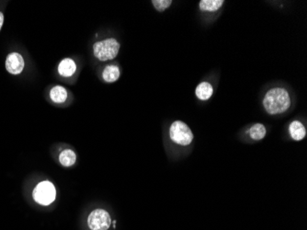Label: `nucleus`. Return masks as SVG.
Here are the masks:
<instances>
[{"label":"nucleus","mask_w":307,"mask_h":230,"mask_svg":"<svg viewBox=\"0 0 307 230\" xmlns=\"http://www.w3.org/2000/svg\"><path fill=\"white\" fill-rule=\"evenodd\" d=\"M292 100L287 89L273 88L270 89L263 99L265 111L270 115H276L288 111L291 107Z\"/></svg>","instance_id":"nucleus-1"},{"label":"nucleus","mask_w":307,"mask_h":230,"mask_svg":"<svg viewBox=\"0 0 307 230\" xmlns=\"http://www.w3.org/2000/svg\"><path fill=\"white\" fill-rule=\"evenodd\" d=\"M120 43L116 39L109 38L95 43L93 45V53L99 61L105 62L114 59L120 52Z\"/></svg>","instance_id":"nucleus-2"},{"label":"nucleus","mask_w":307,"mask_h":230,"mask_svg":"<svg viewBox=\"0 0 307 230\" xmlns=\"http://www.w3.org/2000/svg\"><path fill=\"white\" fill-rule=\"evenodd\" d=\"M169 137L180 146H189L193 141V133L187 125L181 121H175L169 128Z\"/></svg>","instance_id":"nucleus-3"},{"label":"nucleus","mask_w":307,"mask_h":230,"mask_svg":"<svg viewBox=\"0 0 307 230\" xmlns=\"http://www.w3.org/2000/svg\"><path fill=\"white\" fill-rule=\"evenodd\" d=\"M32 196L34 201L44 206L52 204L56 198V190L53 183L49 180H44L38 183L34 188Z\"/></svg>","instance_id":"nucleus-4"},{"label":"nucleus","mask_w":307,"mask_h":230,"mask_svg":"<svg viewBox=\"0 0 307 230\" xmlns=\"http://www.w3.org/2000/svg\"><path fill=\"white\" fill-rule=\"evenodd\" d=\"M111 215L104 209H95L88 216L90 230H108L112 225Z\"/></svg>","instance_id":"nucleus-5"},{"label":"nucleus","mask_w":307,"mask_h":230,"mask_svg":"<svg viewBox=\"0 0 307 230\" xmlns=\"http://www.w3.org/2000/svg\"><path fill=\"white\" fill-rule=\"evenodd\" d=\"M24 59L22 54L18 52L9 53L6 59V68L10 74L19 75L23 72L24 68Z\"/></svg>","instance_id":"nucleus-6"},{"label":"nucleus","mask_w":307,"mask_h":230,"mask_svg":"<svg viewBox=\"0 0 307 230\" xmlns=\"http://www.w3.org/2000/svg\"><path fill=\"white\" fill-rule=\"evenodd\" d=\"M76 71V64L71 58L62 60L58 65V73L64 77H69L75 74Z\"/></svg>","instance_id":"nucleus-7"},{"label":"nucleus","mask_w":307,"mask_h":230,"mask_svg":"<svg viewBox=\"0 0 307 230\" xmlns=\"http://www.w3.org/2000/svg\"><path fill=\"white\" fill-rule=\"evenodd\" d=\"M289 132L295 141L303 140L307 135V129L300 121H293L289 127Z\"/></svg>","instance_id":"nucleus-8"},{"label":"nucleus","mask_w":307,"mask_h":230,"mask_svg":"<svg viewBox=\"0 0 307 230\" xmlns=\"http://www.w3.org/2000/svg\"><path fill=\"white\" fill-rule=\"evenodd\" d=\"M195 94L201 101H208L213 94V88L209 82H202L195 89Z\"/></svg>","instance_id":"nucleus-9"},{"label":"nucleus","mask_w":307,"mask_h":230,"mask_svg":"<svg viewBox=\"0 0 307 230\" xmlns=\"http://www.w3.org/2000/svg\"><path fill=\"white\" fill-rule=\"evenodd\" d=\"M120 72L119 67L115 65H109L103 69L102 78L107 83H113L120 78Z\"/></svg>","instance_id":"nucleus-10"},{"label":"nucleus","mask_w":307,"mask_h":230,"mask_svg":"<svg viewBox=\"0 0 307 230\" xmlns=\"http://www.w3.org/2000/svg\"><path fill=\"white\" fill-rule=\"evenodd\" d=\"M224 0H202L199 2V8L203 12H215L223 7Z\"/></svg>","instance_id":"nucleus-11"},{"label":"nucleus","mask_w":307,"mask_h":230,"mask_svg":"<svg viewBox=\"0 0 307 230\" xmlns=\"http://www.w3.org/2000/svg\"><path fill=\"white\" fill-rule=\"evenodd\" d=\"M68 96V90L63 86H55L50 91V98L55 103H64Z\"/></svg>","instance_id":"nucleus-12"},{"label":"nucleus","mask_w":307,"mask_h":230,"mask_svg":"<svg viewBox=\"0 0 307 230\" xmlns=\"http://www.w3.org/2000/svg\"><path fill=\"white\" fill-rule=\"evenodd\" d=\"M76 161V155L72 149H65L59 155V162L62 166L68 168L71 167Z\"/></svg>","instance_id":"nucleus-13"},{"label":"nucleus","mask_w":307,"mask_h":230,"mask_svg":"<svg viewBox=\"0 0 307 230\" xmlns=\"http://www.w3.org/2000/svg\"><path fill=\"white\" fill-rule=\"evenodd\" d=\"M247 134L253 140L259 141L266 136L267 130L262 124H256L253 127H250V129L247 131Z\"/></svg>","instance_id":"nucleus-14"},{"label":"nucleus","mask_w":307,"mask_h":230,"mask_svg":"<svg viewBox=\"0 0 307 230\" xmlns=\"http://www.w3.org/2000/svg\"><path fill=\"white\" fill-rule=\"evenodd\" d=\"M152 4L154 8H156L159 12L165 11L166 8H169L172 4L171 0H153Z\"/></svg>","instance_id":"nucleus-15"},{"label":"nucleus","mask_w":307,"mask_h":230,"mask_svg":"<svg viewBox=\"0 0 307 230\" xmlns=\"http://www.w3.org/2000/svg\"><path fill=\"white\" fill-rule=\"evenodd\" d=\"M3 23H4V15H3V13L0 11V30H1L2 26H3Z\"/></svg>","instance_id":"nucleus-16"}]
</instances>
